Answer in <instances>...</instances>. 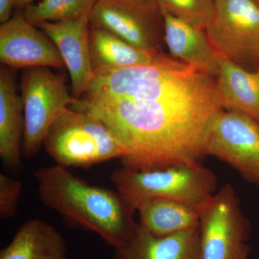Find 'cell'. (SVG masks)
<instances>
[{"label":"cell","instance_id":"4316f807","mask_svg":"<svg viewBox=\"0 0 259 259\" xmlns=\"http://www.w3.org/2000/svg\"><path fill=\"white\" fill-rule=\"evenodd\" d=\"M241 259H248V257H243V258H241Z\"/></svg>","mask_w":259,"mask_h":259},{"label":"cell","instance_id":"484cf974","mask_svg":"<svg viewBox=\"0 0 259 259\" xmlns=\"http://www.w3.org/2000/svg\"><path fill=\"white\" fill-rule=\"evenodd\" d=\"M133 1H141V2H153L155 0H133ZM156 2V1H155Z\"/></svg>","mask_w":259,"mask_h":259},{"label":"cell","instance_id":"7a4b0ae2","mask_svg":"<svg viewBox=\"0 0 259 259\" xmlns=\"http://www.w3.org/2000/svg\"><path fill=\"white\" fill-rule=\"evenodd\" d=\"M33 177L40 202L66 223L97 233L114 250L134 236L136 210L117 191L90 185L58 165L39 168Z\"/></svg>","mask_w":259,"mask_h":259},{"label":"cell","instance_id":"44dd1931","mask_svg":"<svg viewBox=\"0 0 259 259\" xmlns=\"http://www.w3.org/2000/svg\"><path fill=\"white\" fill-rule=\"evenodd\" d=\"M166 13L196 28L205 30L214 16V0H155Z\"/></svg>","mask_w":259,"mask_h":259},{"label":"cell","instance_id":"9a60e30c","mask_svg":"<svg viewBox=\"0 0 259 259\" xmlns=\"http://www.w3.org/2000/svg\"><path fill=\"white\" fill-rule=\"evenodd\" d=\"M161 13L164 23L165 44L172 57L216 79L219 73L218 54L205 30L192 26L168 13Z\"/></svg>","mask_w":259,"mask_h":259},{"label":"cell","instance_id":"e0dca14e","mask_svg":"<svg viewBox=\"0 0 259 259\" xmlns=\"http://www.w3.org/2000/svg\"><path fill=\"white\" fill-rule=\"evenodd\" d=\"M67 245L60 232L37 218L25 221L0 259H67Z\"/></svg>","mask_w":259,"mask_h":259},{"label":"cell","instance_id":"2e32d148","mask_svg":"<svg viewBox=\"0 0 259 259\" xmlns=\"http://www.w3.org/2000/svg\"><path fill=\"white\" fill-rule=\"evenodd\" d=\"M90 60L95 77L118 70L151 64L156 56L134 47L105 29L92 25L89 30Z\"/></svg>","mask_w":259,"mask_h":259},{"label":"cell","instance_id":"9c48e42d","mask_svg":"<svg viewBox=\"0 0 259 259\" xmlns=\"http://www.w3.org/2000/svg\"><path fill=\"white\" fill-rule=\"evenodd\" d=\"M204 156H212L259 186V122L243 112L220 110L206 131Z\"/></svg>","mask_w":259,"mask_h":259},{"label":"cell","instance_id":"ffe728a7","mask_svg":"<svg viewBox=\"0 0 259 259\" xmlns=\"http://www.w3.org/2000/svg\"><path fill=\"white\" fill-rule=\"evenodd\" d=\"M97 0H41L23 10L25 18L33 25L42 22L75 20L90 16Z\"/></svg>","mask_w":259,"mask_h":259},{"label":"cell","instance_id":"8fae6325","mask_svg":"<svg viewBox=\"0 0 259 259\" xmlns=\"http://www.w3.org/2000/svg\"><path fill=\"white\" fill-rule=\"evenodd\" d=\"M18 13L0 25V61L11 69L63 67L64 61L54 42Z\"/></svg>","mask_w":259,"mask_h":259},{"label":"cell","instance_id":"277c9868","mask_svg":"<svg viewBox=\"0 0 259 259\" xmlns=\"http://www.w3.org/2000/svg\"><path fill=\"white\" fill-rule=\"evenodd\" d=\"M42 146L56 165L88 168L125 157V148L96 116L69 108L51 125Z\"/></svg>","mask_w":259,"mask_h":259},{"label":"cell","instance_id":"603a6c76","mask_svg":"<svg viewBox=\"0 0 259 259\" xmlns=\"http://www.w3.org/2000/svg\"><path fill=\"white\" fill-rule=\"evenodd\" d=\"M15 6V0H0V23H6L13 18V8Z\"/></svg>","mask_w":259,"mask_h":259},{"label":"cell","instance_id":"ba28073f","mask_svg":"<svg viewBox=\"0 0 259 259\" xmlns=\"http://www.w3.org/2000/svg\"><path fill=\"white\" fill-rule=\"evenodd\" d=\"M216 54L250 71L259 69V8L252 0H214L205 29Z\"/></svg>","mask_w":259,"mask_h":259},{"label":"cell","instance_id":"83f0119b","mask_svg":"<svg viewBox=\"0 0 259 259\" xmlns=\"http://www.w3.org/2000/svg\"><path fill=\"white\" fill-rule=\"evenodd\" d=\"M258 71H259V69H258Z\"/></svg>","mask_w":259,"mask_h":259},{"label":"cell","instance_id":"7402d4cb","mask_svg":"<svg viewBox=\"0 0 259 259\" xmlns=\"http://www.w3.org/2000/svg\"><path fill=\"white\" fill-rule=\"evenodd\" d=\"M23 184L15 180L0 174V218L8 220L14 218L18 212V204Z\"/></svg>","mask_w":259,"mask_h":259},{"label":"cell","instance_id":"d4e9b609","mask_svg":"<svg viewBox=\"0 0 259 259\" xmlns=\"http://www.w3.org/2000/svg\"><path fill=\"white\" fill-rule=\"evenodd\" d=\"M253 3H255V5L259 8V0H252Z\"/></svg>","mask_w":259,"mask_h":259},{"label":"cell","instance_id":"6da1fadb","mask_svg":"<svg viewBox=\"0 0 259 259\" xmlns=\"http://www.w3.org/2000/svg\"><path fill=\"white\" fill-rule=\"evenodd\" d=\"M70 108L96 116L127 154L122 166L137 171L202 164L211 119L223 107L215 86L177 100L141 101L78 99Z\"/></svg>","mask_w":259,"mask_h":259},{"label":"cell","instance_id":"7c38bea8","mask_svg":"<svg viewBox=\"0 0 259 259\" xmlns=\"http://www.w3.org/2000/svg\"><path fill=\"white\" fill-rule=\"evenodd\" d=\"M89 17L35 25L57 47L71 76V95L76 100L88 92L95 78L89 47Z\"/></svg>","mask_w":259,"mask_h":259},{"label":"cell","instance_id":"3957f363","mask_svg":"<svg viewBox=\"0 0 259 259\" xmlns=\"http://www.w3.org/2000/svg\"><path fill=\"white\" fill-rule=\"evenodd\" d=\"M215 85L214 78L166 55L151 64L96 76L81 98L91 101L177 100L196 95Z\"/></svg>","mask_w":259,"mask_h":259},{"label":"cell","instance_id":"ac0fdd59","mask_svg":"<svg viewBox=\"0 0 259 259\" xmlns=\"http://www.w3.org/2000/svg\"><path fill=\"white\" fill-rule=\"evenodd\" d=\"M216 78L223 109L243 112L259 122V71H250L218 54Z\"/></svg>","mask_w":259,"mask_h":259},{"label":"cell","instance_id":"cb8c5ba5","mask_svg":"<svg viewBox=\"0 0 259 259\" xmlns=\"http://www.w3.org/2000/svg\"><path fill=\"white\" fill-rule=\"evenodd\" d=\"M35 0H15V6L20 8V9L25 10L29 5L33 4Z\"/></svg>","mask_w":259,"mask_h":259},{"label":"cell","instance_id":"4fadbf2b","mask_svg":"<svg viewBox=\"0 0 259 259\" xmlns=\"http://www.w3.org/2000/svg\"><path fill=\"white\" fill-rule=\"evenodd\" d=\"M25 118L21 96L18 95L13 69L0 68V158L7 168L20 173L23 169Z\"/></svg>","mask_w":259,"mask_h":259},{"label":"cell","instance_id":"d6986e66","mask_svg":"<svg viewBox=\"0 0 259 259\" xmlns=\"http://www.w3.org/2000/svg\"><path fill=\"white\" fill-rule=\"evenodd\" d=\"M141 225L153 236L161 237L199 227V211L174 199L155 197L139 204Z\"/></svg>","mask_w":259,"mask_h":259},{"label":"cell","instance_id":"5bb4252c","mask_svg":"<svg viewBox=\"0 0 259 259\" xmlns=\"http://www.w3.org/2000/svg\"><path fill=\"white\" fill-rule=\"evenodd\" d=\"M115 259H202L199 227L166 236H156L141 225Z\"/></svg>","mask_w":259,"mask_h":259},{"label":"cell","instance_id":"8992f818","mask_svg":"<svg viewBox=\"0 0 259 259\" xmlns=\"http://www.w3.org/2000/svg\"><path fill=\"white\" fill-rule=\"evenodd\" d=\"M20 88L25 118L22 151L31 158L42 146L51 125L76 99L69 93L64 75L44 66L24 69Z\"/></svg>","mask_w":259,"mask_h":259},{"label":"cell","instance_id":"52a82bcc","mask_svg":"<svg viewBox=\"0 0 259 259\" xmlns=\"http://www.w3.org/2000/svg\"><path fill=\"white\" fill-rule=\"evenodd\" d=\"M202 259L248 257L250 223L233 186L227 184L199 209Z\"/></svg>","mask_w":259,"mask_h":259},{"label":"cell","instance_id":"5b68a950","mask_svg":"<svg viewBox=\"0 0 259 259\" xmlns=\"http://www.w3.org/2000/svg\"><path fill=\"white\" fill-rule=\"evenodd\" d=\"M110 180L135 209L146 199L163 197L199 209L214 194L218 180L202 164L180 165L162 169L137 171L122 166Z\"/></svg>","mask_w":259,"mask_h":259},{"label":"cell","instance_id":"30bf717a","mask_svg":"<svg viewBox=\"0 0 259 259\" xmlns=\"http://www.w3.org/2000/svg\"><path fill=\"white\" fill-rule=\"evenodd\" d=\"M90 23L109 30L134 47L152 55H166L164 23L156 2L97 0Z\"/></svg>","mask_w":259,"mask_h":259}]
</instances>
